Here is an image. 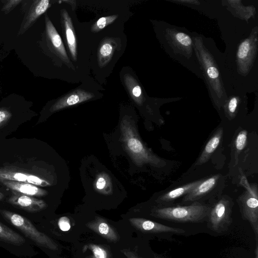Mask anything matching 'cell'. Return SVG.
Listing matches in <instances>:
<instances>
[{"instance_id": "obj_14", "label": "cell", "mask_w": 258, "mask_h": 258, "mask_svg": "<svg viewBox=\"0 0 258 258\" xmlns=\"http://www.w3.org/2000/svg\"><path fill=\"white\" fill-rule=\"evenodd\" d=\"M203 179L196 180L171 190L159 197L156 202L159 207L169 206L174 201L181 197H184L193 190Z\"/></svg>"}, {"instance_id": "obj_36", "label": "cell", "mask_w": 258, "mask_h": 258, "mask_svg": "<svg viewBox=\"0 0 258 258\" xmlns=\"http://www.w3.org/2000/svg\"><path fill=\"white\" fill-rule=\"evenodd\" d=\"M137 258H142V257H140V256H139V255H138H138H137Z\"/></svg>"}, {"instance_id": "obj_30", "label": "cell", "mask_w": 258, "mask_h": 258, "mask_svg": "<svg viewBox=\"0 0 258 258\" xmlns=\"http://www.w3.org/2000/svg\"><path fill=\"white\" fill-rule=\"evenodd\" d=\"M58 227L61 231H67L71 228L70 221L66 216L59 218L58 221Z\"/></svg>"}, {"instance_id": "obj_16", "label": "cell", "mask_w": 258, "mask_h": 258, "mask_svg": "<svg viewBox=\"0 0 258 258\" xmlns=\"http://www.w3.org/2000/svg\"><path fill=\"white\" fill-rule=\"evenodd\" d=\"M223 135V128H218L207 142L195 165H202L208 162L220 144Z\"/></svg>"}, {"instance_id": "obj_19", "label": "cell", "mask_w": 258, "mask_h": 258, "mask_svg": "<svg viewBox=\"0 0 258 258\" xmlns=\"http://www.w3.org/2000/svg\"><path fill=\"white\" fill-rule=\"evenodd\" d=\"M124 81L127 89L133 99L138 105H142L143 95L141 87L135 78L128 74L124 76Z\"/></svg>"}, {"instance_id": "obj_17", "label": "cell", "mask_w": 258, "mask_h": 258, "mask_svg": "<svg viewBox=\"0 0 258 258\" xmlns=\"http://www.w3.org/2000/svg\"><path fill=\"white\" fill-rule=\"evenodd\" d=\"M61 15L69 49L73 59L76 60L77 41L72 19L65 10L61 11Z\"/></svg>"}, {"instance_id": "obj_18", "label": "cell", "mask_w": 258, "mask_h": 258, "mask_svg": "<svg viewBox=\"0 0 258 258\" xmlns=\"http://www.w3.org/2000/svg\"><path fill=\"white\" fill-rule=\"evenodd\" d=\"M117 47L114 40L107 39L104 41L98 49V64L100 67L105 66L110 60Z\"/></svg>"}, {"instance_id": "obj_15", "label": "cell", "mask_w": 258, "mask_h": 258, "mask_svg": "<svg viewBox=\"0 0 258 258\" xmlns=\"http://www.w3.org/2000/svg\"><path fill=\"white\" fill-rule=\"evenodd\" d=\"M0 182L11 189L12 192L26 196L42 197L47 194L46 190L29 183L11 180H2Z\"/></svg>"}, {"instance_id": "obj_11", "label": "cell", "mask_w": 258, "mask_h": 258, "mask_svg": "<svg viewBox=\"0 0 258 258\" xmlns=\"http://www.w3.org/2000/svg\"><path fill=\"white\" fill-rule=\"evenodd\" d=\"M93 97L94 95L92 93L82 89L75 90L57 100L51 106L49 110L53 112L88 101Z\"/></svg>"}, {"instance_id": "obj_8", "label": "cell", "mask_w": 258, "mask_h": 258, "mask_svg": "<svg viewBox=\"0 0 258 258\" xmlns=\"http://www.w3.org/2000/svg\"><path fill=\"white\" fill-rule=\"evenodd\" d=\"M45 33L49 48L62 60L69 62V59L61 38L47 14L45 15Z\"/></svg>"}, {"instance_id": "obj_32", "label": "cell", "mask_w": 258, "mask_h": 258, "mask_svg": "<svg viewBox=\"0 0 258 258\" xmlns=\"http://www.w3.org/2000/svg\"><path fill=\"white\" fill-rule=\"evenodd\" d=\"M122 252L127 258H137L138 254L128 249H124Z\"/></svg>"}, {"instance_id": "obj_34", "label": "cell", "mask_w": 258, "mask_h": 258, "mask_svg": "<svg viewBox=\"0 0 258 258\" xmlns=\"http://www.w3.org/2000/svg\"><path fill=\"white\" fill-rule=\"evenodd\" d=\"M154 258H162V257L159 256L157 254H154Z\"/></svg>"}, {"instance_id": "obj_5", "label": "cell", "mask_w": 258, "mask_h": 258, "mask_svg": "<svg viewBox=\"0 0 258 258\" xmlns=\"http://www.w3.org/2000/svg\"><path fill=\"white\" fill-rule=\"evenodd\" d=\"M233 205L232 199L225 195L211 206L207 220L211 230L220 233L228 229L232 222L231 214Z\"/></svg>"}, {"instance_id": "obj_24", "label": "cell", "mask_w": 258, "mask_h": 258, "mask_svg": "<svg viewBox=\"0 0 258 258\" xmlns=\"http://www.w3.org/2000/svg\"><path fill=\"white\" fill-rule=\"evenodd\" d=\"M117 17L118 15H115L99 18L92 26L91 31L94 33L101 31L105 27L113 23Z\"/></svg>"}, {"instance_id": "obj_23", "label": "cell", "mask_w": 258, "mask_h": 258, "mask_svg": "<svg viewBox=\"0 0 258 258\" xmlns=\"http://www.w3.org/2000/svg\"><path fill=\"white\" fill-rule=\"evenodd\" d=\"M111 181L108 175L102 173L98 175L95 181V188L98 191L107 194L111 190Z\"/></svg>"}, {"instance_id": "obj_31", "label": "cell", "mask_w": 258, "mask_h": 258, "mask_svg": "<svg viewBox=\"0 0 258 258\" xmlns=\"http://www.w3.org/2000/svg\"><path fill=\"white\" fill-rule=\"evenodd\" d=\"M207 75L210 80L216 79L219 77L217 69L213 66H210L207 69Z\"/></svg>"}, {"instance_id": "obj_1", "label": "cell", "mask_w": 258, "mask_h": 258, "mask_svg": "<svg viewBox=\"0 0 258 258\" xmlns=\"http://www.w3.org/2000/svg\"><path fill=\"white\" fill-rule=\"evenodd\" d=\"M121 140L124 146L136 165L150 164L161 167L166 162L147 147L139 138L132 120L124 117L120 123Z\"/></svg>"}, {"instance_id": "obj_26", "label": "cell", "mask_w": 258, "mask_h": 258, "mask_svg": "<svg viewBox=\"0 0 258 258\" xmlns=\"http://www.w3.org/2000/svg\"><path fill=\"white\" fill-rule=\"evenodd\" d=\"M251 47L250 42L248 40H244L241 43L237 51V57L239 60H244L247 58Z\"/></svg>"}, {"instance_id": "obj_2", "label": "cell", "mask_w": 258, "mask_h": 258, "mask_svg": "<svg viewBox=\"0 0 258 258\" xmlns=\"http://www.w3.org/2000/svg\"><path fill=\"white\" fill-rule=\"evenodd\" d=\"M211 206L199 202L186 206H158L151 210L150 215L178 223H200L207 221Z\"/></svg>"}, {"instance_id": "obj_25", "label": "cell", "mask_w": 258, "mask_h": 258, "mask_svg": "<svg viewBox=\"0 0 258 258\" xmlns=\"http://www.w3.org/2000/svg\"><path fill=\"white\" fill-rule=\"evenodd\" d=\"M239 100L236 97H232L227 102L225 106V111L229 119L234 118L236 114Z\"/></svg>"}, {"instance_id": "obj_13", "label": "cell", "mask_w": 258, "mask_h": 258, "mask_svg": "<svg viewBox=\"0 0 258 258\" xmlns=\"http://www.w3.org/2000/svg\"><path fill=\"white\" fill-rule=\"evenodd\" d=\"M86 226L107 240L112 242H117L120 236L115 228L105 219L100 217L86 224Z\"/></svg>"}, {"instance_id": "obj_29", "label": "cell", "mask_w": 258, "mask_h": 258, "mask_svg": "<svg viewBox=\"0 0 258 258\" xmlns=\"http://www.w3.org/2000/svg\"><path fill=\"white\" fill-rule=\"evenodd\" d=\"M175 38L176 40L183 46H188L191 44V40L190 37L184 33H177L175 35Z\"/></svg>"}, {"instance_id": "obj_35", "label": "cell", "mask_w": 258, "mask_h": 258, "mask_svg": "<svg viewBox=\"0 0 258 258\" xmlns=\"http://www.w3.org/2000/svg\"><path fill=\"white\" fill-rule=\"evenodd\" d=\"M4 195H3V194L1 192H0V200L3 199V198H4Z\"/></svg>"}, {"instance_id": "obj_4", "label": "cell", "mask_w": 258, "mask_h": 258, "mask_svg": "<svg viewBox=\"0 0 258 258\" xmlns=\"http://www.w3.org/2000/svg\"><path fill=\"white\" fill-rule=\"evenodd\" d=\"M0 213L7 221L38 245L51 250L57 249V244L47 235L39 231L26 218L6 210H0Z\"/></svg>"}, {"instance_id": "obj_3", "label": "cell", "mask_w": 258, "mask_h": 258, "mask_svg": "<svg viewBox=\"0 0 258 258\" xmlns=\"http://www.w3.org/2000/svg\"><path fill=\"white\" fill-rule=\"evenodd\" d=\"M240 182L245 188L237 199L242 218L248 221L255 234L256 243L258 242V190L256 184H250L242 175Z\"/></svg>"}, {"instance_id": "obj_9", "label": "cell", "mask_w": 258, "mask_h": 258, "mask_svg": "<svg viewBox=\"0 0 258 258\" xmlns=\"http://www.w3.org/2000/svg\"><path fill=\"white\" fill-rule=\"evenodd\" d=\"M8 202L16 207L29 212L40 211L47 206L45 202L42 200L16 192H12Z\"/></svg>"}, {"instance_id": "obj_7", "label": "cell", "mask_w": 258, "mask_h": 258, "mask_svg": "<svg viewBox=\"0 0 258 258\" xmlns=\"http://www.w3.org/2000/svg\"><path fill=\"white\" fill-rule=\"evenodd\" d=\"M128 221L135 229L144 233L182 234L185 233L183 229L172 227L144 218H131Z\"/></svg>"}, {"instance_id": "obj_33", "label": "cell", "mask_w": 258, "mask_h": 258, "mask_svg": "<svg viewBox=\"0 0 258 258\" xmlns=\"http://www.w3.org/2000/svg\"><path fill=\"white\" fill-rule=\"evenodd\" d=\"M255 258H258V244L256 243L255 250H254Z\"/></svg>"}, {"instance_id": "obj_6", "label": "cell", "mask_w": 258, "mask_h": 258, "mask_svg": "<svg viewBox=\"0 0 258 258\" xmlns=\"http://www.w3.org/2000/svg\"><path fill=\"white\" fill-rule=\"evenodd\" d=\"M23 4L25 14L21 24L17 36L24 34L36 22L38 18L50 7L49 0L25 1Z\"/></svg>"}, {"instance_id": "obj_21", "label": "cell", "mask_w": 258, "mask_h": 258, "mask_svg": "<svg viewBox=\"0 0 258 258\" xmlns=\"http://www.w3.org/2000/svg\"><path fill=\"white\" fill-rule=\"evenodd\" d=\"M107 246L89 243L84 246L83 250H87L91 252L86 258H112L110 250Z\"/></svg>"}, {"instance_id": "obj_22", "label": "cell", "mask_w": 258, "mask_h": 258, "mask_svg": "<svg viewBox=\"0 0 258 258\" xmlns=\"http://www.w3.org/2000/svg\"><path fill=\"white\" fill-rule=\"evenodd\" d=\"M247 137V131L243 130L237 134L234 140L233 148L236 164L237 161L238 156L246 145Z\"/></svg>"}, {"instance_id": "obj_20", "label": "cell", "mask_w": 258, "mask_h": 258, "mask_svg": "<svg viewBox=\"0 0 258 258\" xmlns=\"http://www.w3.org/2000/svg\"><path fill=\"white\" fill-rule=\"evenodd\" d=\"M0 240L15 245H21L25 241V239L21 235L1 223Z\"/></svg>"}, {"instance_id": "obj_12", "label": "cell", "mask_w": 258, "mask_h": 258, "mask_svg": "<svg viewBox=\"0 0 258 258\" xmlns=\"http://www.w3.org/2000/svg\"><path fill=\"white\" fill-rule=\"evenodd\" d=\"M220 177V174H216L205 179H203L193 190L183 197L182 203L198 202L205 197L215 187Z\"/></svg>"}, {"instance_id": "obj_10", "label": "cell", "mask_w": 258, "mask_h": 258, "mask_svg": "<svg viewBox=\"0 0 258 258\" xmlns=\"http://www.w3.org/2000/svg\"><path fill=\"white\" fill-rule=\"evenodd\" d=\"M11 180L27 182L40 186H46L50 184L38 176L25 172L18 171L12 168H0V181Z\"/></svg>"}, {"instance_id": "obj_28", "label": "cell", "mask_w": 258, "mask_h": 258, "mask_svg": "<svg viewBox=\"0 0 258 258\" xmlns=\"http://www.w3.org/2000/svg\"><path fill=\"white\" fill-rule=\"evenodd\" d=\"M12 116V114L9 109L6 107L0 108V127L6 125Z\"/></svg>"}, {"instance_id": "obj_27", "label": "cell", "mask_w": 258, "mask_h": 258, "mask_svg": "<svg viewBox=\"0 0 258 258\" xmlns=\"http://www.w3.org/2000/svg\"><path fill=\"white\" fill-rule=\"evenodd\" d=\"M23 2V0H3L2 1L1 11L6 15L11 13L17 6Z\"/></svg>"}]
</instances>
